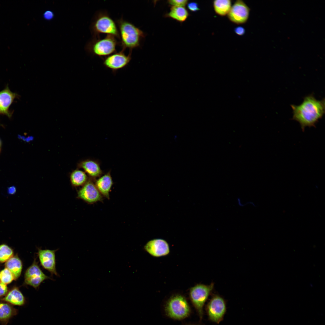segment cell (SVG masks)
<instances>
[{
    "label": "cell",
    "instance_id": "6da1fadb",
    "mask_svg": "<svg viewBox=\"0 0 325 325\" xmlns=\"http://www.w3.org/2000/svg\"><path fill=\"white\" fill-rule=\"evenodd\" d=\"M292 119L298 122L303 132L307 127H315L316 124L325 113V99L317 100L313 94L304 97L299 105L292 104Z\"/></svg>",
    "mask_w": 325,
    "mask_h": 325
},
{
    "label": "cell",
    "instance_id": "7a4b0ae2",
    "mask_svg": "<svg viewBox=\"0 0 325 325\" xmlns=\"http://www.w3.org/2000/svg\"><path fill=\"white\" fill-rule=\"evenodd\" d=\"M118 23L123 48L132 49L139 46L141 39L144 36L143 32L131 23L123 19L119 20Z\"/></svg>",
    "mask_w": 325,
    "mask_h": 325
},
{
    "label": "cell",
    "instance_id": "3957f363",
    "mask_svg": "<svg viewBox=\"0 0 325 325\" xmlns=\"http://www.w3.org/2000/svg\"><path fill=\"white\" fill-rule=\"evenodd\" d=\"M167 315L173 319L181 320L189 314L190 308L184 297L180 295L172 296L167 302L166 308Z\"/></svg>",
    "mask_w": 325,
    "mask_h": 325
},
{
    "label": "cell",
    "instance_id": "277c9868",
    "mask_svg": "<svg viewBox=\"0 0 325 325\" xmlns=\"http://www.w3.org/2000/svg\"><path fill=\"white\" fill-rule=\"evenodd\" d=\"M214 285L213 283L209 285L199 284L190 289L189 294L190 299L201 320L203 317L204 305L213 291Z\"/></svg>",
    "mask_w": 325,
    "mask_h": 325
},
{
    "label": "cell",
    "instance_id": "5b68a950",
    "mask_svg": "<svg viewBox=\"0 0 325 325\" xmlns=\"http://www.w3.org/2000/svg\"><path fill=\"white\" fill-rule=\"evenodd\" d=\"M117 43L115 37L107 35L104 39L89 42L85 48L88 52L98 56H109L115 52Z\"/></svg>",
    "mask_w": 325,
    "mask_h": 325
},
{
    "label": "cell",
    "instance_id": "8992f818",
    "mask_svg": "<svg viewBox=\"0 0 325 325\" xmlns=\"http://www.w3.org/2000/svg\"><path fill=\"white\" fill-rule=\"evenodd\" d=\"M206 310L209 320L218 324L223 320L226 312L225 301L220 295H213L207 305Z\"/></svg>",
    "mask_w": 325,
    "mask_h": 325
},
{
    "label": "cell",
    "instance_id": "52a82bcc",
    "mask_svg": "<svg viewBox=\"0 0 325 325\" xmlns=\"http://www.w3.org/2000/svg\"><path fill=\"white\" fill-rule=\"evenodd\" d=\"M94 34H108L119 38V32L113 20L107 14L101 13L97 17L91 26Z\"/></svg>",
    "mask_w": 325,
    "mask_h": 325
},
{
    "label": "cell",
    "instance_id": "ba28073f",
    "mask_svg": "<svg viewBox=\"0 0 325 325\" xmlns=\"http://www.w3.org/2000/svg\"><path fill=\"white\" fill-rule=\"evenodd\" d=\"M95 180L88 178L87 181L77 192V197L89 204L103 202V197L95 186Z\"/></svg>",
    "mask_w": 325,
    "mask_h": 325
},
{
    "label": "cell",
    "instance_id": "9c48e42d",
    "mask_svg": "<svg viewBox=\"0 0 325 325\" xmlns=\"http://www.w3.org/2000/svg\"><path fill=\"white\" fill-rule=\"evenodd\" d=\"M250 9L242 0L236 1L227 14L229 20L237 24H241L246 23L249 15Z\"/></svg>",
    "mask_w": 325,
    "mask_h": 325
},
{
    "label": "cell",
    "instance_id": "30bf717a",
    "mask_svg": "<svg viewBox=\"0 0 325 325\" xmlns=\"http://www.w3.org/2000/svg\"><path fill=\"white\" fill-rule=\"evenodd\" d=\"M24 277L26 284L36 289L38 288L45 280L52 279L43 272L35 259L32 264L26 270Z\"/></svg>",
    "mask_w": 325,
    "mask_h": 325
},
{
    "label": "cell",
    "instance_id": "8fae6325",
    "mask_svg": "<svg viewBox=\"0 0 325 325\" xmlns=\"http://www.w3.org/2000/svg\"><path fill=\"white\" fill-rule=\"evenodd\" d=\"M38 255L41 265L51 275H58L56 269L55 252L58 249L51 250L38 248Z\"/></svg>",
    "mask_w": 325,
    "mask_h": 325
},
{
    "label": "cell",
    "instance_id": "7c38bea8",
    "mask_svg": "<svg viewBox=\"0 0 325 325\" xmlns=\"http://www.w3.org/2000/svg\"><path fill=\"white\" fill-rule=\"evenodd\" d=\"M131 52L126 55L122 51L109 55L104 60V65L113 71L122 68L129 63L131 59Z\"/></svg>",
    "mask_w": 325,
    "mask_h": 325
},
{
    "label": "cell",
    "instance_id": "4fadbf2b",
    "mask_svg": "<svg viewBox=\"0 0 325 325\" xmlns=\"http://www.w3.org/2000/svg\"><path fill=\"white\" fill-rule=\"evenodd\" d=\"M144 248L148 253L155 257L166 256L170 252L168 243L161 239H153L149 241L145 245Z\"/></svg>",
    "mask_w": 325,
    "mask_h": 325
},
{
    "label": "cell",
    "instance_id": "5bb4252c",
    "mask_svg": "<svg viewBox=\"0 0 325 325\" xmlns=\"http://www.w3.org/2000/svg\"><path fill=\"white\" fill-rule=\"evenodd\" d=\"M17 96V94L11 91L8 86L0 91V113L11 118L12 113L9 111V108Z\"/></svg>",
    "mask_w": 325,
    "mask_h": 325
},
{
    "label": "cell",
    "instance_id": "9a60e30c",
    "mask_svg": "<svg viewBox=\"0 0 325 325\" xmlns=\"http://www.w3.org/2000/svg\"><path fill=\"white\" fill-rule=\"evenodd\" d=\"M78 166L79 168L83 169L89 178L94 179L99 177L103 174L100 163L95 160L85 159L80 162Z\"/></svg>",
    "mask_w": 325,
    "mask_h": 325
},
{
    "label": "cell",
    "instance_id": "2e32d148",
    "mask_svg": "<svg viewBox=\"0 0 325 325\" xmlns=\"http://www.w3.org/2000/svg\"><path fill=\"white\" fill-rule=\"evenodd\" d=\"M94 183L103 197L109 199L110 193L113 184L110 171L95 179Z\"/></svg>",
    "mask_w": 325,
    "mask_h": 325
},
{
    "label": "cell",
    "instance_id": "e0dca14e",
    "mask_svg": "<svg viewBox=\"0 0 325 325\" xmlns=\"http://www.w3.org/2000/svg\"><path fill=\"white\" fill-rule=\"evenodd\" d=\"M189 15L184 7L172 6L169 12L166 14V17L182 22L186 20Z\"/></svg>",
    "mask_w": 325,
    "mask_h": 325
},
{
    "label": "cell",
    "instance_id": "ac0fdd59",
    "mask_svg": "<svg viewBox=\"0 0 325 325\" xmlns=\"http://www.w3.org/2000/svg\"><path fill=\"white\" fill-rule=\"evenodd\" d=\"M5 266L13 275L14 279L20 275L22 268V264L20 260L16 256L12 257L8 259L5 264Z\"/></svg>",
    "mask_w": 325,
    "mask_h": 325
},
{
    "label": "cell",
    "instance_id": "d6986e66",
    "mask_svg": "<svg viewBox=\"0 0 325 325\" xmlns=\"http://www.w3.org/2000/svg\"><path fill=\"white\" fill-rule=\"evenodd\" d=\"M3 300L13 305L18 306L23 305L25 302L23 296L17 288H14L10 291Z\"/></svg>",
    "mask_w": 325,
    "mask_h": 325
},
{
    "label": "cell",
    "instance_id": "ffe728a7",
    "mask_svg": "<svg viewBox=\"0 0 325 325\" xmlns=\"http://www.w3.org/2000/svg\"><path fill=\"white\" fill-rule=\"evenodd\" d=\"M70 178L72 185L75 187L83 186L88 179L85 172L79 169L73 171L70 174Z\"/></svg>",
    "mask_w": 325,
    "mask_h": 325
},
{
    "label": "cell",
    "instance_id": "44dd1931",
    "mask_svg": "<svg viewBox=\"0 0 325 325\" xmlns=\"http://www.w3.org/2000/svg\"><path fill=\"white\" fill-rule=\"evenodd\" d=\"M213 5L215 13L218 15L224 16L227 15L232 6L230 0H215L213 2Z\"/></svg>",
    "mask_w": 325,
    "mask_h": 325
},
{
    "label": "cell",
    "instance_id": "7402d4cb",
    "mask_svg": "<svg viewBox=\"0 0 325 325\" xmlns=\"http://www.w3.org/2000/svg\"><path fill=\"white\" fill-rule=\"evenodd\" d=\"M14 309L8 304L0 302V320H7L15 313Z\"/></svg>",
    "mask_w": 325,
    "mask_h": 325
},
{
    "label": "cell",
    "instance_id": "603a6c76",
    "mask_svg": "<svg viewBox=\"0 0 325 325\" xmlns=\"http://www.w3.org/2000/svg\"><path fill=\"white\" fill-rule=\"evenodd\" d=\"M13 252L8 246L5 244L0 245V262L7 261L13 257Z\"/></svg>",
    "mask_w": 325,
    "mask_h": 325
},
{
    "label": "cell",
    "instance_id": "cb8c5ba5",
    "mask_svg": "<svg viewBox=\"0 0 325 325\" xmlns=\"http://www.w3.org/2000/svg\"><path fill=\"white\" fill-rule=\"evenodd\" d=\"M14 277L10 271L6 268L0 272V279L1 282L7 284L10 283L14 279Z\"/></svg>",
    "mask_w": 325,
    "mask_h": 325
},
{
    "label": "cell",
    "instance_id": "d4e9b609",
    "mask_svg": "<svg viewBox=\"0 0 325 325\" xmlns=\"http://www.w3.org/2000/svg\"><path fill=\"white\" fill-rule=\"evenodd\" d=\"M187 0H170L168 1V3L172 6L184 7L188 4Z\"/></svg>",
    "mask_w": 325,
    "mask_h": 325
},
{
    "label": "cell",
    "instance_id": "484cf974",
    "mask_svg": "<svg viewBox=\"0 0 325 325\" xmlns=\"http://www.w3.org/2000/svg\"><path fill=\"white\" fill-rule=\"evenodd\" d=\"M54 17L53 12L50 10L45 11L43 14V18L47 20H50L53 19Z\"/></svg>",
    "mask_w": 325,
    "mask_h": 325
},
{
    "label": "cell",
    "instance_id": "4316f807",
    "mask_svg": "<svg viewBox=\"0 0 325 325\" xmlns=\"http://www.w3.org/2000/svg\"><path fill=\"white\" fill-rule=\"evenodd\" d=\"M187 4L188 9L192 11L196 12L200 10L198 4L196 2H190Z\"/></svg>",
    "mask_w": 325,
    "mask_h": 325
},
{
    "label": "cell",
    "instance_id": "83f0119b",
    "mask_svg": "<svg viewBox=\"0 0 325 325\" xmlns=\"http://www.w3.org/2000/svg\"><path fill=\"white\" fill-rule=\"evenodd\" d=\"M8 289L6 284L0 282V297L5 295Z\"/></svg>",
    "mask_w": 325,
    "mask_h": 325
},
{
    "label": "cell",
    "instance_id": "f1b7e54d",
    "mask_svg": "<svg viewBox=\"0 0 325 325\" xmlns=\"http://www.w3.org/2000/svg\"><path fill=\"white\" fill-rule=\"evenodd\" d=\"M234 32L236 34L240 36L243 35L245 32L244 28L242 26H237L234 29Z\"/></svg>",
    "mask_w": 325,
    "mask_h": 325
},
{
    "label": "cell",
    "instance_id": "f546056e",
    "mask_svg": "<svg viewBox=\"0 0 325 325\" xmlns=\"http://www.w3.org/2000/svg\"><path fill=\"white\" fill-rule=\"evenodd\" d=\"M16 192V189L14 186H12L8 188L7 192L10 195L14 194Z\"/></svg>",
    "mask_w": 325,
    "mask_h": 325
},
{
    "label": "cell",
    "instance_id": "4dcf8cb0",
    "mask_svg": "<svg viewBox=\"0 0 325 325\" xmlns=\"http://www.w3.org/2000/svg\"><path fill=\"white\" fill-rule=\"evenodd\" d=\"M1 147H2V141H1V139H0V152L1 151Z\"/></svg>",
    "mask_w": 325,
    "mask_h": 325
},
{
    "label": "cell",
    "instance_id": "1f68e13d",
    "mask_svg": "<svg viewBox=\"0 0 325 325\" xmlns=\"http://www.w3.org/2000/svg\"></svg>",
    "mask_w": 325,
    "mask_h": 325
}]
</instances>
